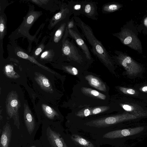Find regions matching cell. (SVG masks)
<instances>
[{"label":"cell","mask_w":147,"mask_h":147,"mask_svg":"<svg viewBox=\"0 0 147 147\" xmlns=\"http://www.w3.org/2000/svg\"><path fill=\"white\" fill-rule=\"evenodd\" d=\"M73 18L76 25L80 29L83 35L91 46V52L105 65L112 66L111 57L100 41L94 36L91 28L78 17L74 16Z\"/></svg>","instance_id":"1"},{"label":"cell","mask_w":147,"mask_h":147,"mask_svg":"<svg viewBox=\"0 0 147 147\" xmlns=\"http://www.w3.org/2000/svg\"><path fill=\"white\" fill-rule=\"evenodd\" d=\"M147 115L144 113L140 112L136 113H124L92 120L88 122L86 124L96 127H105L126 121L140 118Z\"/></svg>","instance_id":"2"},{"label":"cell","mask_w":147,"mask_h":147,"mask_svg":"<svg viewBox=\"0 0 147 147\" xmlns=\"http://www.w3.org/2000/svg\"><path fill=\"white\" fill-rule=\"evenodd\" d=\"M113 35L118 38L123 45L140 53L142 52V47L140 40L131 30L124 28L118 33L113 34Z\"/></svg>","instance_id":"3"},{"label":"cell","mask_w":147,"mask_h":147,"mask_svg":"<svg viewBox=\"0 0 147 147\" xmlns=\"http://www.w3.org/2000/svg\"><path fill=\"white\" fill-rule=\"evenodd\" d=\"M117 55L116 58L119 63L126 71L127 74L130 76H136L142 71L141 66L131 57L122 53L116 51Z\"/></svg>","instance_id":"4"},{"label":"cell","mask_w":147,"mask_h":147,"mask_svg":"<svg viewBox=\"0 0 147 147\" xmlns=\"http://www.w3.org/2000/svg\"><path fill=\"white\" fill-rule=\"evenodd\" d=\"M62 51L64 55L70 60L81 63L83 58L77 47L72 41L67 39L63 41Z\"/></svg>","instance_id":"5"},{"label":"cell","mask_w":147,"mask_h":147,"mask_svg":"<svg viewBox=\"0 0 147 147\" xmlns=\"http://www.w3.org/2000/svg\"><path fill=\"white\" fill-rule=\"evenodd\" d=\"M144 129L143 127L117 130L108 132L103 135V138L115 139L135 135L141 132Z\"/></svg>","instance_id":"6"},{"label":"cell","mask_w":147,"mask_h":147,"mask_svg":"<svg viewBox=\"0 0 147 147\" xmlns=\"http://www.w3.org/2000/svg\"><path fill=\"white\" fill-rule=\"evenodd\" d=\"M75 28L73 29H68V33L71 37L75 41L81 48L86 58L89 60L92 59L89 48L80 34L76 31Z\"/></svg>","instance_id":"7"},{"label":"cell","mask_w":147,"mask_h":147,"mask_svg":"<svg viewBox=\"0 0 147 147\" xmlns=\"http://www.w3.org/2000/svg\"><path fill=\"white\" fill-rule=\"evenodd\" d=\"M81 14L88 18L94 20L98 18L97 7L95 2L91 1H84L81 2Z\"/></svg>","instance_id":"8"},{"label":"cell","mask_w":147,"mask_h":147,"mask_svg":"<svg viewBox=\"0 0 147 147\" xmlns=\"http://www.w3.org/2000/svg\"><path fill=\"white\" fill-rule=\"evenodd\" d=\"M85 78L92 87L101 91H106L105 84L98 78L92 75H89L86 76Z\"/></svg>","instance_id":"9"},{"label":"cell","mask_w":147,"mask_h":147,"mask_svg":"<svg viewBox=\"0 0 147 147\" xmlns=\"http://www.w3.org/2000/svg\"><path fill=\"white\" fill-rule=\"evenodd\" d=\"M49 137L54 147H68L59 134L50 129Z\"/></svg>","instance_id":"10"},{"label":"cell","mask_w":147,"mask_h":147,"mask_svg":"<svg viewBox=\"0 0 147 147\" xmlns=\"http://www.w3.org/2000/svg\"><path fill=\"white\" fill-rule=\"evenodd\" d=\"M11 130L9 126L4 127L0 139V147H9L11 138Z\"/></svg>","instance_id":"11"},{"label":"cell","mask_w":147,"mask_h":147,"mask_svg":"<svg viewBox=\"0 0 147 147\" xmlns=\"http://www.w3.org/2000/svg\"><path fill=\"white\" fill-rule=\"evenodd\" d=\"M81 90L84 94L94 98L105 100L106 97L105 95L90 88L83 87L81 88Z\"/></svg>","instance_id":"12"},{"label":"cell","mask_w":147,"mask_h":147,"mask_svg":"<svg viewBox=\"0 0 147 147\" xmlns=\"http://www.w3.org/2000/svg\"><path fill=\"white\" fill-rule=\"evenodd\" d=\"M122 7L121 4L116 3H108L103 5L102 8V12L104 13H108L115 12Z\"/></svg>","instance_id":"13"},{"label":"cell","mask_w":147,"mask_h":147,"mask_svg":"<svg viewBox=\"0 0 147 147\" xmlns=\"http://www.w3.org/2000/svg\"><path fill=\"white\" fill-rule=\"evenodd\" d=\"M71 138L74 142L83 147H94L91 142L78 135L73 134Z\"/></svg>","instance_id":"14"},{"label":"cell","mask_w":147,"mask_h":147,"mask_svg":"<svg viewBox=\"0 0 147 147\" xmlns=\"http://www.w3.org/2000/svg\"><path fill=\"white\" fill-rule=\"evenodd\" d=\"M66 26V23H64L62 24L56 32L54 37V41L55 42H58L61 38Z\"/></svg>","instance_id":"15"},{"label":"cell","mask_w":147,"mask_h":147,"mask_svg":"<svg viewBox=\"0 0 147 147\" xmlns=\"http://www.w3.org/2000/svg\"><path fill=\"white\" fill-rule=\"evenodd\" d=\"M109 106H103L95 107L91 111L92 115H95L105 112L109 109Z\"/></svg>","instance_id":"16"},{"label":"cell","mask_w":147,"mask_h":147,"mask_svg":"<svg viewBox=\"0 0 147 147\" xmlns=\"http://www.w3.org/2000/svg\"><path fill=\"white\" fill-rule=\"evenodd\" d=\"M92 115L91 110L88 108L83 109L79 111L76 115L78 117H83L88 116Z\"/></svg>","instance_id":"17"},{"label":"cell","mask_w":147,"mask_h":147,"mask_svg":"<svg viewBox=\"0 0 147 147\" xmlns=\"http://www.w3.org/2000/svg\"><path fill=\"white\" fill-rule=\"evenodd\" d=\"M65 70L71 75H76L78 74V70L75 67L71 66H65L64 67Z\"/></svg>","instance_id":"18"},{"label":"cell","mask_w":147,"mask_h":147,"mask_svg":"<svg viewBox=\"0 0 147 147\" xmlns=\"http://www.w3.org/2000/svg\"><path fill=\"white\" fill-rule=\"evenodd\" d=\"M119 89L122 92L126 94L134 95L136 93L135 91L131 88L120 87L119 88Z\"/></svg>","instance_id":"19"},{"label":"cell","mask_w":147,"mask_h":147,"mask_svg":"<svg viewBox=\"0 0 147 147\" xmlns=\"http://www.w3.org/2000/svg\"><path fill=\"white\" fill-rule=\"evenodd\" d=\"M121 106L122 108L125 111L129 112H133L135 113H136L134 112L135 109L134 107L131 105L127 104H121Z\"/></svg>","instance_id":"20"},{"label":"cell","mask_w":147,"mask_h":147,"mask_svg":"<svg viewBox=\"0 0 147 147\" xmlns=\"http://www.w3.org/2000/svg\"><path fill=\"white\" fill-rule=\"evenodd\" d=\"M5 23L3 21V19L1 18L0 24V31L1 33V38L2 36L5 32Z\"/></svg>","instance_id":"21"},{"label":"cell","mask_w":147,"mask_h":147,"mask_svg":"<svg viewBox=\"0 0 147 147\" xmlns=\"http://www.w3.org/2000/svg\"><path fill=\"white\" fill-rule=\"evenodd\" d=\"M75 24L74 18H73L68 22L67 27L68 29H73L75 27Z\"/></svg>","instance_id":"22"},{"label":"cell","mask_w":147,"mask_h":147,"mask_svg":"<svg viewBox=\"0 0 147 147\" xmlns=\"http://www.w3.org/2000/svg\"><path fill=\"white\" fill-rule=\"evenodd\" d=\"M34 19V17L33 15H30L28 16L26 20L27 23L28 24H31Z\"/></svg>","instance_id":"23"},{"label":"cell","mask_w":147,"mask_h":147,"mask_svg":"<svg viewBox=\"0 0 147 147\" xmlns=\"http://www.w3.org/2000/svg\"><path fill=\"white\" fill-rule=\"evenodd\" d=\"M42 82L43 85L46 87H48L50 86L49 80L45 78L43 79L42 80Z\"/></svg>","instance_id":"24"},{"label":"cell","mask_w":147,"mask_h":147,"mask_svg":"<svg viewBox=\"0 0 147 147\" xmlns=\"http://www.w3.org/2000/svg\"><path fill=\"white\" fill-rule=\"evenodd\" d=\"M13 69L12 66L10 65H7L5 67V71L7 72L12 71Z\"/></svg>","instance_id":"25"},{"label":"cell","mask_w":147,"mask_h":147,"mask_svg":"<svg viewBox=\"0 0 147 147\" xmlns=\"http://www.w3.org/2000/svg\"><path fill=\"white\" fill-rule=\"evenodd\" d=\"M45 110L47 113L49 114H52L53 113V110L50 107L47 106L45 108Z\"/></svg>","instance_id":"26"},{"label":"cell","mask_w":147,"mask_h":147,"mask_svg":"<svg viewBox=\"0 0 147 147\" xmlns=\"http://www.w3.org/2000/svg\"><path fill=\"white\" fill-rule=\"evenodd\" d=\"M18 104V101L16 100H13L11 102V105L13 107L16 106Z\"/></svg>","instance_id":"27"},{"label":"cell","mask_w":147,"mask_h":147,"mask_svg":"<svg viewBox=\"0 0 147 147\" xmlns=\"http://www.w3.org/2000/svg\"><path fill=\"white\" fill-rule=\"evenodd\" d=\"M42 51V49L41 47L38 48L35 51V54L36 55H38Z\"/></svg>","instance_id":"28"},{"label":"cell","mask_w":147,"mask_h":147,"mask_svg":"<svg viewBox=\"0 0 147 147\" xmlns=\"http://www.w3.org/2000/svg\"><path fill=\"white\" fill-rule=\"evenodd\" d=\"M140 90L142 92L147 93V86L141 87L140 88Z\"/></svg>","instance_id":"29"},{"label":"cell","mask_w":147,"mask_h":147,"mask_svg":"<svg viewBox=\"0 0 147 147\" xmlns=\"http://www.w3.org/2000/svg\"><path fill=\"white\" fill-rule=\"evenodd\" d=\"M49 54V52L48 51H45L42 53L41 55V57L43 58L46 57Z\"/></svg>","instance_id":"30"},{"label":"cell","mask_w":147,"mask_h":147,"mask_svg":"<svg viewBox=\"0 0 147 147\" xmlns=\"http://www.w3.org/2000/svg\"><path fill=\"white\" fill-rule=\"evenodd\" d=\"M144 23L145 26L147 27V17L144 19Z\"/></svg>","instance_id":"31"},{"label":"cell","mask_w":147,"mask_h":147,"mask_svg":"<svg viewBox=\"0 0 147 147\" xmlns=\"http://www.w3.org/2000/svg\"><path fill=\"white\" fill-rule=\"evenodd\" d=\"M30 147H36L35 146H31Z\"/></svg>","instance_id":"32"}]
</instances>
